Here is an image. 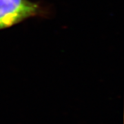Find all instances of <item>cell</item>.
I'll return each instance as SVG.
<instances>
[{
    "mask_svg": "<svg viewBox=\"0 0 124 124\" xmlns=\"http://www.w3.org/2000/svg\"><path fill=\"white\" fill-rule=\"evenodd\" d=\"M37 3L29 0H0V30L41 13Z\"/></svg>",
    "mask_w": 124,
    "mask_h": 124,
    "instance_id": "obj_1",
    "label": "cell"
}]
</instances>
